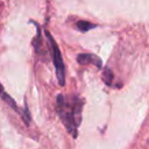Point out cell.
<instances>
[{
    "instance_id": "cell-1",
    "label": "cell",
    "mask_w": 149,
    "mask_h": 149,
    "mask_svg": "<svg viewBox=\"0 0 149 149\" xmlns=\"http://www.w3.org/2000/svg\"><path fill=\"white\" fill-rule=\"evenodd\" d=\"M83 105V100L77 95L65 97L63 94H58L56 98L57 113L68 132L72 134L73 137L77 136V129L80 125Z\"/></svg>"
},
{
    "instance_id": "cell-2",
    "label": "cell",
    "mask_w": 149,
    "mask_h": 149,
    "mask_svg": "<svg viewBox=\"0 0 149 149\" xmlns=\"http://www.w3.org/2000/svg\"><path fill=\"white\" fill-rule=\"evenodd\" d=\"M45 36L48 38L50 49H51V56H52V62L56 69V76H57V80L58 84L61 86H63L65 84V66H64V62H63V57L61 54V50L56 43V41L54 40V37L51 36V34L49 33V30H44Z\"/></svg>"
},
{
    "instance_id": "cell-3",
    "label": "cell",
    "mask_w": 149,
    "mask_h": 149,
    "mask_svg": "<svg viewBox=\"0 0 149 149\" xmlns=\"http://www.w3.org/2000/svg\"><path fill=\"white\" fill-rule=\"evenodd\" d=\"M77 62L79 64H83V65H87V64H93L95 65L98 69H100L102 66V62L101 59L93 55V54H79L77 56Z\"/></svg>"
},
{
    "instance_id": "cell-4",
    "label": "cell",
    "mask_w": 149,
    "mask_h": 149,
    "mask_svg": "<svg viewBox=\"0 0 149 149\" xmlns=\"http://www.w3.org/2000/svg\"><path fill=\"white\" fill-rule=\"evenodd\" d=\"M34 23H35V26L37 27V35H36L35 38H33L31 44H33V47H34L36 54H38V55H44L45 51H44V49H43V41H42V36H41V28L36 24V22H34Z\"/></svg>"
},
{
    "instance_id": "cell-5",
    "label": "cell",
    "mask_w": 149,
    "mask_h": 149,
    "mask_svg": "<svg viewBox=\"0 0 149 149\" xmlns=\"http://www.w3.org/2000/svg\"><path fill=\"white\" fill-rule=\"evenodd\" d=\"M0 97L2 98V100L5 101V102H7L16 113H19V114H21V111L19 109V107H17V105H16V102H15V100L9 95V94H7L6 92H5V90L2 88V86H1V84H0Z\"/></svg>"
},
{
    "instance_id": "cell-6",
    "label": "cell",
    "mask_w": 149,
    "mask_h": 149,
    "mask_svg": "<svg viewBox=\"0 0 149 149\" xmlns=\"http://www.w3.org/2000/svg\"><path fill=\"white\" fill-rule=\"evenodd\" d=\"M76 28L78 30H80L81 33H86V31H88L91 29L97 28V24L95 23H92V22H88V21H85V20H79L76 23Z\"/></svg>"
},
{
    "instance_id": "cell-7",
    "label": "cell",
    "mask_w": 149,
    "mask_h": 149,
    "mask_svg": "<svg viewBox=\"0 0 149 149\" xmlns=\"http://www.w3.org/2000/svg\"><path fill=\"white\" fill-rule=\"evenodd\" d=\"M113 72H112V70L111 69H108V68H106L105 70H104V72H102V80H104V83L106 84V85H111L112 84V80H113Z\"/></svg>"
}]
</instances>
